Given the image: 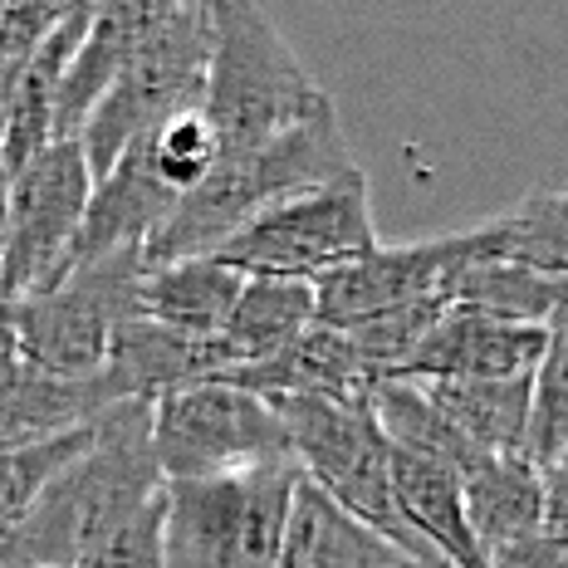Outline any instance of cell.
Listing matches in <instances>:
<instances>
[{"label": "cell", "mask_w": 568, "mask_h": 568, "mask_svg": "<svg viewBox=\"0 0 568 568\" xmlns=\"http://www.w3.org/2000/svg\"><path fill=\"white\" fill-rule=\"evenodd\" d=\"M148 417V402H113L99 412L89 452L69 460L0 535V568H74L79 554L118 519L158 500L168 480L152 460Z\"/></svg>", "instance_id": "6da1fadb"}, {"label": "cell", "mask_w": 568, "mask_h": 568, "mask_svg": "<svg viewBox=\"0 0 568 568\" xmlns=\"http://www.w3.org/2000/svg\"><path fill=\"white\" fill-rule=\"evenodd\" d=\"M358 172L348 138H343L338 109L324 103L290 133L260 142L251 152H221L216 172L172 206V216L142 245L148 265H176V260L216 255L235 231H245L260 211L280 206L290 196L318 192L338 176Z\"/></svg>", "instance_id": "7a4b0ae2"}, {"label": "cell", "mask_w": 568, "mask_h": 568, "mask_svg": "<svg viewBox=\"0 0 568 568\" xmlns=\"http://www.w3.org/2000/svg\"><path fill=\"white\" fill-rule=\"evenodd\" d=\"M324 103V84L304 69L280 26L251 0L211 6V64L201 89V118L216 128L221 152H251L290 133Z\"/></svg>", "instance_id": "3957f363"}, {"label": "cell", "mask_w": 568, "mask_h": 568, "mask_svg": "<svg viewBox=\"0 0 568 568\" xmlns=\"http://www.w3.org/2000/svg\"><path fill=\"white\" fill-rule=\"evenodd\" d=\"M290 432V452L300 476L318 485L338 510H348L358 525H368L383 544H393L407 564L446 568L426 544L402 525L393 500V446L377 426L373 397H284L270 402Z\"/></svg>", "instance_id": "277c9868"}, {"label": "cell", "mask_w": 568, "mask_h": 568, "mask_svg": "<svg viewBox=\"0 0 568 568\" xmlns=\"http://www.w3.org/2000/svg\"><path fill=\"white\" fill-rule=\"evenodd\" d=\"M300 466L162 485V568H275Z\"/></svg>", "instance_id": "5b68a950"}, {"label": "cell", "mask_w": 568, "mask_h": 568, "mask_svg": "<svg viewBox=\"0 0 568 568\" xmlns=\"http://www.w3.org/2000/svg\"><path fill=\"white\" fill-rule=\"evenodd\" d=\"M206 64H211V6H176V0H168L162 16L152 20V30L142 34L133 59L123 64V74L113 79V89L89 113L84 133H79L93 182L133 142L148 138L152 128H162L168 118L186 109H201Z\"/></svg>", "instance_id": "8992f818"}, {"label": "cell", "mask_w": 568, "mask_h": 568, "mask_svg": "<svg viewBox=\"0 0 568 568\" xmlns=\"http://www.w3.org/2000/svg\"><path fill=\"white\" fill-rule=\"evenodd\" d=\"M142 245L69 265L44 290L16 304V338L20 363L50 377H93L103 373L113 334L138 318V284H142Z\"/></svg>", "instance_id": "52a82bcc"}, {"label": "cell", "mask_w": 568, "mask_h": 568, "mask_svg": "<svg viewBox=\"0 0 568 568\" xmlns=\"http://www.w3.org/2000/svg\"><path fill=\"white\" fill-rule=\"evenodd\" d=\"M373 226V192L368 172H348L318 192L290 196L280 206L260 211L245 231H235L216 251L221 265H231L245 280H300L318 284L334 270L353 265L377 251Z\"/></svg>", "instance_id": "ba28073f"}, {"label": "cell", "mask_w": 568, "mask_h": 568, "mask_svg": "<svg viewBox=\"0 0 568 568\" xmlns=\"http://www.w3.org/2000/svg\"><path fill=\"white\" fill-rule=\"evenodd\" d=\"M152 460L162 480H216L294 460L290 432L265 397L231 383H196L152 402Z\"/></svg>", "instance_id": "9c48e42d"}, {"label": "cell", "mask_w": 568, "mask_h": 568, "mask_svg": "<svg viewBox=\"0 0 568 568\" xmlns=\"http://www.w3.org/2000/svg\"><path fill=\"white\" fill-rule=\"evenodd\" d=\"M6 192H10V241H6V260H0V294L26 300V294L64 275L69 255H74V235L93 192L79 138L50 142L34 162H26L16 176H6Z\"/></svg>", "instance_id": "30bf717a"}, {"label": "cell", "mask_w": 568, "mask_h": 568, "mask_svg": "<svg viewBox=\"0 0 568 568\" xmlns=\"http://www.w3.org/2000/svg\"><path fill=\"white\" fill-rule=\"evenodd\" d=\"M476 255H485L480 226L417 245H377L314 284V324L348 334V328H363L383 314L407 310V304L442 300L446 280Z\"/></svg>", "instance_id": "8fae6325"}, {"label": "cell", "mask_w": 568, "mask_h": 568, "mask_svg": "<svg viewBox=\"0 0 568 568\" xmlns=\"http://www.w3.org/2000/svg\"><path fill=\"white\" fill-rule=\"evenodd\" d=\"M549 328L495 324V318L446 310L387 383H500L529 377L544 358Z\"/></svg>", "instance_id": "7c38bea8"}, {"label": "cell", "mask_w": 568, "mask_h": 568, "mask_svg": "<svg viewBox=\"0 0 568 568\" xmlns=\"http://www.w3.org/2000/svg\"><path fill=\"white\" fill-rule=\"evenodd\" d=\"M235 368L226 343L221 338H196V334H176L168 324H152V318H128L113 334L109 363L103 377L118 393V402H158L168 393L196 383H216Z\"/></svg>", "instance_id": "4fadbf2b"}, {"label": "cell", "mask_w": 568, "mask_h": 568, "mask_svg": "<svg viewBox=\"0 0 568 568\" xmlns=\"http://www.w3.org/2000/svg\"><path fill=\"white\" fill-rule=\"evenodd\" d=\"M172 206H176V192L158 176V168H152L148 138L133 142V148L93 182L69 265L128 251V245H148V235L172 216Z\"/></svg>", "instance_id": "5bb4252c"}, {"label": "cell", "mask_w": 568, "mask_h": 568, "mask_svg": "<svg viewBox=\"0 0 568 568\" xmlns=\"http://www.w3.org/2000/svg\"><path fill=\"white\" fill-rule=\"evenodd\" d=\"M221 383L255 393L265 402H284V397H328V402H348V397H373L377 377L363 363V353L353 348L348 334L338 328L314 324L310 334H300L294 343H284L280 353L245 368H231Z\"/></svg>", "instance_id": "9a60e30c"}, {"label": "cell", "mask_w": 568, "mask_h": 568, "mask_svg": "<svg viewBox=\"0 0 568 568\" xmlns=\"http://www.w3.org/2000/svg\"><path fill=\"white\" fill-rule=\"evenodd\" d=\"M162 6L168 0H109V6H93L84 44L69 59L64 79L54 89V142L84 133L89 113L99 109V99L123 74V64L133 59L142 34L152 30V20L162 16Z\"/></svg>", "instance_id": "2e32d148"}, {"label": "cell", "mask_w": 568, "mask_h": 568, "mask_svg": "<svg viewBox=\"0 0 568 568\" xmlns=\"http://www.w3.org/2000/svg\"><path fill=\"white\" fill-rule=\"evenodd\" d=\"M118 393L109 387V377H50L34 373L20 363L10 377H0V452L16 446H34L64 436L74 426L93 422L99 412H109Z\"/></svg>", "instance_id": "e0dca14e"}, {"label": "cell", "mask_w": 568, "mask_h": 568, "mask_svg": "<svg viewBox=\"0 0 568 568\" xmlns=\"http://www.w3.org/2000/svg\"><path fill=\"white\" fill-rule=\"evenodd\" d=\"M393 500H397L402 525L446 568H490L476 535H470L456 470L436 466V460H422V456H407L393 446Z\"/></svg>", "instance_id": "ac0fdd59"}, {"label": "cell", "mask_w": 568, "mask_h": 568, "mask_svg": "<svg viewBox=\"0 0 568 568\" xmlns=\"http://www.w3.org/2000/svg\"><path fill=\"white\" fill-rule=\"evenodd\" d=\"M397 564H407V559H402L393 544H383L368 525H358L318 485L300 476L275 568H397Z\"/></svg>", "instance_id": "d6986e66"}, {"label": "cell", "mask_w": 568, "mask_h": 568, "mask_svg": "<svg viewBox=\"0 0 568 568\" xmlns=\"http://www.w3.org/2000/svg\"><path fill=\"white\" fill-rule=\"evenodd\" d=\"M460 500L485 564L500 549L544 535V470L525 456H485L460 480Z\"/></svg>", "instance_id": "ffe728a7"}, {"label": "cell", "mask_w": 568, "mask_h": 568, "mask_svg": "<svg viewBox=\"0 0 568 568\" xmlns=\"http://www.w3.org/2000/svg\"><path fill=\"white\" fill-rule=\"evenodd\" d=\"M241 280L216 255L176 260V265H148L138 284V314L152 324H168L176 334L221 338L226 314L241 294Z\"/></svg>", "instance_id": "44dd1931"}, {"label": "cell", "mask_w": 568, "mask_h": 568, "mask_svg": "<svg viewBox=\"0 0 568 568\" xmlns=\"http://www.w3.org/2000/svg\"><path fill=\"white\" fill-rule=\"evenodd\" d=\"M446 310H466L495 324H529L549 328L559 310L568 304V280L539 275L525 265H505V260H466L442 290Z\"/></svg>", "instance_id": "7402d4cb"}, {"label": "cell", "mask_w": 568, "mask_h": 568, "mask_svg": "<svg viewBox=\"0 0 568 568\" xmlns=\"http://www.w3.org/2000/svg\"><path fill=\"white\" fill-rule=\"evenodd\" d=\"M529 377H500V383H417V387L480 456H525Z\"/></svg>", "instance_id": "603a6c76"}, {"label": "cell", "mask_w": 568, "mask_h": 568, "mask_svg": "<svg viewBox=\"0 0 568 568\" xmlns=\"http://www.w3.org/2000/svg\"><path fill=\"white\" fill-rule=\"evenodd\" d=\"M314 328V284L300 280H241L221 343H226L231 363H260L270 353H280L284 343H294L300 334Z\"/></svg>", "instance_id": "cb8c5ba5"}, {"label": "cell", "mask_w": 568, "mask_h": 568, "mask_svg": "<svg viewBox=\"0 0 568 568\" xmlns=\"http://www.w3.org/2000/svg\"><path fill=\"white\" fill-rule=\"evenodd\" d=\"M485 255L505 265H525L539 275L568 280V186L559 192H529L519 206L480 226Z\"/></svg>", "instance_id": "d4e9b609"}, {"label": "cell", "mask_w": 568, "mask_h": 568, "mask_svg": "<svg viewBox=\"0 0 568 568\" xmlns=\"http://www.w3.org/2000/svg\"><path fill=\"white\" fill-rule=\"evenodd\" d=\"M564 456H568V324H554L539 368L529 377L525 460L549 470V466H559Z\"/></svg>", "instance_id": "484cf974"}, {"label": "cell", "mask_w": 568, "mask_h": 568, "mask_svg": "<svg viewBox=\"0 0 568 568\" xmlns=\"http://www.w3.org/2000/svg\"><path fill=\"white\" fill-rule=\"evenodd\" d=\"M93 432H99V417L74 426V432H64V436H50V442L0 452V535H6V529L30 510V500L69 466V460H79L89 452Z\"/></svg>", "instance_id": "4316f807"}, {"label": "cell", "mask_w": 568, "mask_h": 568, "mask_svg": "<svg viewBox=\"0 0 568 568\" xmlns=\"http://www.w3.org/2000/svg\"><path fill=\"white\" fill-rule=\"evenodd\" d=\"M148 152H152V168L158 176L176 192L182 201L186 192H196L221 162V142H216V128L201 118V109H186L168 118L162 128L148 133Z\"/></svg>", "instance_id": "83f0119b"}, {"label": "cell", "mask_w": 568, "mask_h": 568, "mask_svg": "<svg viewBox=\"0 0 568 568\" xmlns=\"http://www.w3.org/2000/svg\"><path fill=\"white\" fill-rule=\"evenodd\" d=\"M74 568H162V495L93 539Z\"/></svg>", "instance_id": "f1b7e54d"}, {"label": "cell", "mask_w": 568, "mask_h": 568, "mask_svg": "<svg viewBox=\"0 0 568 568\" xmlns=\"http://www.w3.org/2000/svg\"><path fill=\"white\" fill-rule=\"evenodd\" d=\"M490 568H568V539H525L515 549H500L490 559Z\"/></svg>", "instance_id": "f546056e"}, {"label": "cell", "mask_w": 568, "mask_h": 568, "mask_svg": "<svg viewBox=\"0 0 568 568\" xmlns=\"http://www.w3.org/2000/svg\"><path fill=\"white\" fill-rule=\"evenodd\" d=\"M20 368V338H16V304L0 294V377Z\"/></svg>", "instance_id": "4dcf8cb0"}, {"label": "cell", "mask_w": 568, "mask_h": 568, "mask_svg": "<svg viewBox=\"0 0 568 568\" xmlns=\"http://www.w3.org/2000/svg\"><path fill=\"white\" fill-rule=\"evenodd\" d=\"M6 241H10V192L6 176H0V260H6Z\"/></svg>", "instance_id": "1f68e13d"}, {"label": "cell", "mask_w": 568, "mask_h": 568, "mask_svg": "<svg viewBox=\"0 0 568 568\" xmlns=\"http://www.w3.org/2000/svg\"><path fill=\"white\" fill-rule=\"evenodd\" d=\"M554 324H568V304H564V310H559V318H554ZM554 324H549V328H554Z\"/></svg>", "instance_id": "d6a6232c"}, {"label": "cell", "mask_w": 568, "mask_h": 568, "mask_svg": "<svg viewBox=\"0 0 568 568\" xmlns=\"http://www.w3.org/2000/svg\"><path fill=\"white\" fill-rule=\"evenodd\" d=\"M397 568H417V564H397Z\"/></svg>", "instance_id": "836d02e7"}]
</instances>
